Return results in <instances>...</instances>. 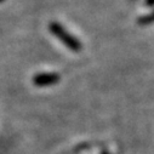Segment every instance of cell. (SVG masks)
Listing matches in <instances>:
<instances>
[{"label":"cell","instance_id":"4","mask_svg":"<svg viewBox=\"0 0 154 154\" xmlns=\"http://www.w3.org/2000/svg\"><path fill=\"white\" fill-rule=\"evenodd\" d=\"M154 0H146V6H153Z\"/></svg>","mask_w":154,"mask_h":154},{"label":"cell","instance_id":"3","mask_svg":"<svg viewBox=\"0 0 154 154\" xmlns=\"http://www.w3.org/2000/svg\"><path fill=\"white\" fill-rule=\"evenodd\" d=\"M137 23L140 26H148V24L154 23V11L150 12V14H148V15H144V16L140 17L137 20Z\"/></svg>","mask_w":154,"mask_h":154},{"label":"cell","instance_id":"5","mask_svg":"<svg viewBox=\"0 0 154 154\" xmlns=\"http://www.w3.org/2000/svg\"><path fill=\"white\" fill-rule=\"evenodd\" d=\"M2 2H4V0H0V3H2Z\"/></svg>","mask_w":154,"mask_h":154},{"label":"cell","instance_id":"2","mask_svg":"<svg viewBox=\"0 0 154 154\" xmlns=\"http://www.w3.org/2000/svg\"><path fill=\"white\" fill-rule=\"evenodd\" d=\"M58 82H60V75L56 73H39L33 78V84L39 88L55 85Z\"/></svg>","mask_w":154,"mask_h":154},{"label":"cell","instance_id":"1","mask_svg":"<svg viewBox=\"0 0 154 154\" xmlns=\"http://www.w3.org/2000/svg\"><path fill=\"white\" fill-rule=\"evenodd\" d=\"M49 30L51 32V34L54 36H56L57 39L69 50L74 51V52H79L83 49L82 43L76 39L74 35H72L62 24H60L58 22H50L49 24Z\"/></svg>","mask_w":154,"mask_h":154}]
</instances>
